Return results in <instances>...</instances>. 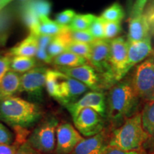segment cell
<instances>
[{"mask_svg":"<svg viewBox=\"0 0 154 154\" xmlns=\"http://www.w3.org/2000/svg\"><path fill=\"white\" fill-rule=\"evenodd\" d=\"M139 98L131 79L121 80L109 88L106 99V113L113 121L130 118L136 114Z\"/></svg>","mask_w":154,"mask_h":154,"instance_id":"6da1fadb","label":"cell"},{"mask_svg":"<svg viewBox=\"0 0 154 154\" xmlns=\"http://www.w3.org/2000/svg\"><path fill=\"white\" fill-rule=\"evenodd\" d=\"M42 116L37 105L19 97L13 96L0 103V120L17 128L33 126Z\"/></svg>","mask_w":154,"mask_h":154,"instance_id":"7a4b0ae2","label":"cell"},{"mask_svg":"<svg viewBox=\"0 0 154 154\" xmlns=\"http://www.w3.org/2000/svg\"><path fill=\"white\" fill-rule=\"evenodd\" d=\"M149 139L142 124L141 114L136 113L113 132L109 146L123 151H139Z\"/></svg>","mask_w":154,"mask_h":154,"instance_id":"3957f363","label":"cell"},{"mask_svg":"<svg viewBox=\"0 0 154 154\" xmlns=\"http://www.w3.org/2000/svg\"><path fill=\"white\" fill-rule=\"evenodd\" d=\"M131 82L140 99L146 102L154 100V50L135 66Z\"/></svg>","mask_w":154,"mask_h":154,"instance_id":"277c9868","label":"cell"},{"mask_svg":"<svg viewBox=\"0 0 154 154\" xmlns=\"http://www.w3.org/2000/svg\"><path fill=\"white\" fill-rule=\"evenodd\" d=\"M90 65L95 69L101 78L103 86L111 88L116 84L114 76L109 61L110 41L106 39H96L91 44Z\"/></svg>","mask_w":154,"mask_h":154,"instance_id":"5b68a950","label":"cell"},{"mask_svg":"<svg viewBox=\"0 0 154 154\" xmlns=\"http://www.w3.org/2000/svg\"><path fill=\"white\" fill-rule=\"evenodd\" d=\"M59 121L49 117L39 124L30 134L28 143L36 151L43 153H51L56 147V137Z\"/></svg>","mask_w":154,"mask_h":154,"instance_id":"8992f818","label":"cell"},{"mask_svg":"<svg viewBox=\"0 0 154 154\" xmlns=\"http://www.w3.org/2000/svg\"><path fill=\"white\" fill-rule=\"evenodd\" d=\"M147 3V1H136L133 4L128 19V42H140L151 36L149 22L144 14Z\"/></svg>","mask_w":154,"mask_h":154,"instance_id":"52a82bcc","label":"cell"},{"mask_svg":"<svg viewBox=\"0 0 154 154\" xmlns=\"http://www.w3.org/2000/svg\"><path fill=\"white\" fill-rule=\"evenodd\" d=\"M47 70L45 67H35L23 74L21 76L19 92L27 94L34 101H42Z\"/></svg>","mask_w":154,"mask_h":154,"instance_id":"ba28073f","label":"cell"},{"mask_svg":"<svg viewBox=\"0 0 154 154\" xmlns=\"http://www.w3.org/2000/svg\"><path fill=\"white\" fill-rule=\"evenodd\" d=\"M75 128L85 137H91L103 131V117L94 109H82L73 118Z\"/></svg>","mask_w":154,"mask_h":154,"instance_id":"9c48e42d","label":"cell"},{"mask_svg":"<svg viewBox=\"0 0 154 154\" xmlns=\"http://www.w3.org/2000/svg\"><path fill=\"white\" fill-rule=\"evenodd\" d=\"M128 43L123 36H118L110 41L109 61L116 82L123 79V71L128 56Z\"/></svg>","mask_w":154,"mask_h":154,"instance_id":"30bf717a","label":"cell"},{"mask_svg":"<svg viewBox=\"0 0 154 154\" xmlns=\"http://www.w3.org/2000/svg\"><path fill=\"white\" fill-rule=\"evenodd\" d=\"M57 70L82 83L88 88L93 90V91H99L102 86H103L101 78L88 63L73 68L58 67Z\"/></svg>","mask_w":154,"mask_h":154,"instance_id":"8fae6325","label":"cell"},{"mask_svg":"<svg viewBox=\"0 0 154 154\" xmlns=\"http://www.w3.org/2000/svg\"><path fill=\"white\" fill-rule=\"evenodd\" d=\"M66 108L72 118L86 108L94 109L102 117H104L106 114V99L102 92L92 91L86 93L74 103L66 106Z\"/></svg>","mask_w":154,"mask_h":154,"instance_id":"7c38bea8","label":"cell"},{"mask_svg":"<svg viewBox=\"0 0 154 154\" xmlns=\"http://www.w3.org/2000/svg\"><path fill=\"white\" fill-rule=\"evenodd\" d=\"M83 139L82 135L72 124L64 123L59 125L57 129L56 154H71Z\"/></svg>","mask_w":154,"mask_h":154,"instance_id":"4fadbf2b","label":"cell"},{"mask_svg":"<svg viewBox=\"0 0 154 154\" xmlns=\"http://www.w3.org/2000/svg\"><path fill=\"white\" fill-rule=\"evenodd\" d=\"M88 89V88L84 84L61 73L57 101L66 106L79 100V98Z\"/></svg>","mask_w":154,"mask_h":154,"instance_id":"5bb4252c","label":"cell"},{"mask_svg":"<svg viewBox=\"0 0 154 154\" xmlns=\"http://www.w3.org/2000/svg\"><path fill=\"white\" fill-rule=\"evenodd\" d=\"M128 56H127L126 63L123 71V78L126 76V75L129 72L133 67L136 66L138 63L145 60L153 51L151 36L142 41L128 42Z\"/></svg>","mask_w":154,"mask_h":154,"instance_id":"9a60e30c","label":"cell"},{"mask_svg":"<svg viewBox=\"0 0 154 154\" xmlns=\"http://www.w3.org/2000/svg\"><path fill=\"white\" fill-rule=\"evenodd\" d=\"M108 147L104 133L101 131L91 137L84 138L71 154H105Z\"/></svg>","mask_w":154,"mask_h":154,"instance_id":"2e32d148","label":"cell"},{"mask_svg":"<svg viewBox=\"0 0 154 154\" xmlns=\"http://www.w3.org/2000/svg\"><path fill=\"white\" fill-rule=\"evenodd\" d=\"M21 76L19 73L9 70L0 83V103L13 97L19 91Z\"/></svg>","mask_w":154,"mask_h":154,"instance_id":"e0dca14e","label":"cell"},{"mask_svg":"<svg viewBox=\"0 0 154 154\" xmlns=\"http://www.w3.org/2000/svg\"><path fill=\"white\" fill-rule=\"evenodd\" d=\"M38 36L30 33L20 43L11 48L9 54L14 57L22 56L33 57L34 56H36L38 49Z\"/></svg>","mask_w":154,"mask_h":154,"instance_id":"ac0fdd59","label":"cell"},{"mask_svg":"<svg viewBox=\"0 0 154 154\" xmlns=\"http://www.w3.org/2000/svg\"><path fill=\"white\" fill-rule=\"evenodd\" d=\"M72 42L70 38V29L68 28L59 35L54 36L52 41L49 45L47 51L49 57L54 59L57 56L66 51L69 44Z\"/></svg>","mask_w":154,"mask_h":154,"instance_id":"d6986e66","label":"cell"},{"mask_svg":"<svg viewBox=\"0 0 154 154\" xmlns=\"http://www.w3.org/2000/svg\"><path fill=\"white\" fill-rule=\"evenodd\" d=\"M53 63L58 67L73 68L87 64L88 61L84 57L70 51H65L53 59Z\"/></svg>","mask_w":154,"mask_h":154,"instance_id":"ffe728a7","label":"cell"},{"mask_svg":"<svg viewBox=\"0 0 154 154\" xmlns=\"http://www.w3.org/2000/svg\"><path fill=\"white\" fill-rule=\"evenodd\" d=\"M68 28V26H61L48 17L42 16L39 18L38 34L39 36H56L62 33Z\"/></svg>","mask_w":154,"mask_h":154,"instance_id":"44dd1931","label":"cell"},{"mask_svg":"<svg viewBox=\"0 0 154 154\" xmlns=\"http://www.w3.org/2000/svg\"><path fill=\"white\" fill-rule=\"evenodd\" d=\"M140 114L144 130L154 141V100L146 102Z\"/></svg>","mask_w":154,"mask_h":154,"instance_id":"7402d4cb","label":"cell"},{"mask_svg":"<svg viewBox=\"0 0 154 154\" xmlns=\"http://www.w3.org/2000/svg\"><path fill=\"white\" fill-rule=\"evenodd\" d=\"M21 9L30 11L40 18L42 16H49L51 4L47 1H26L22 2Z\"/></svg>","mask_w":154,"mask_h":154,"instance_id":"603a6c76","label":"cell"},{"mask_svg":"<svg viewBox=\"0 0 154 154\" xmlns=\"http://www.w3.org/2000/svg\"><path fill=\"white\" fill-rule=\"evenodd\" d=\"M36 61L33 57H14L11 60L10 69L17 73H26L35 68Z\"/></svg>","mask_w":154,"mask_h":154,"instance_id":"cb8c5ba5","label":"cell"},{"mask_svg":"<svg viewBox=\"0 0 154 154\" xmlns=\"http://www.w3.org/2000/svg\"><path fill=\"white\" fill-rule=\"evenodd\" d=\"M61 72L58 70L48 69L46 74V89L51 97L57 101L59 96V80Z\"/></svg>","mask_w":154,"mask_h":154,"instance_id":"d4e9b609","label":"cell"},{"mask_svg":"<svg viewBox=\"0 0 154 154\" xmlns=\"http://www.w3.org/2000/svg\"><path fill=\"white\" fill-rule=\"evenodd\" d=\"M96 17L92 14H76L72 22L68 26L69 29L71 31H74V32L88 30Z\"/></svg>","mask_w":154,"mask_h":154,"instance_id":"484cf974","label":"cell"},{"mask_svg":"<svg viewBox=\"0 0 154 154\" xmlns=\"http://www.w3.org/2000/svg\"><path fill=\"white\" fill-rule=\"evenodd\" d=\"M125 17L124 8L120 4L113 3V5L107 7L100 17L104 22H121Z\"/></svg>","mask_w":154,"mask_h":154,"instance_id":"4316f807","label":"cell"},{"mask_svg":"<svg viewBox=\"0 0 154 154\" xmlns=\"http://www.w3.org/2000/svg\"><path fill=\"white\" fill-rule=\"evenodd\" d=\"M53 36H39L38 39V49L36 56L40 60L45 61L46 63H51L53 59L49 57L47 49L49 45L52 41Z\"/></svg>","mask_w":154,"mask_h":154,"instance_id":"83f0119b","label":"cell"},{"mask_svg":"<svg viewBox=\"0 0 154 154\" xmlns=\"http://www.w3.org/2000/svg\"><path fill=\"white\" fill-rule=\"evenodd\" d=\"M66 51L84 57L88 62L91 57V44L72 41L69 44Z\"/></svg>","mask_w":154,"mask_h":154,"instance_id":"f1b7e54d","label":"cell"},{"mask_svg":"<svg viewBox=\"0 0 154 154\" xmlns=\"http://www.w3.org/2000/svg\"><path fill=\"white\" fill-rule=\"evenodd\" d=\"M105 22L100 17H96L88 31L95 39H104Z\"/></svg>","mask_w":154,"mask_h":154,"instance_id":"f546056e","label":"cell"},{"mask_svg":"<svg viewBox=\"0 0 154 154\" xmlns=\"http://www.w3.org/2000/svg\"><path fill=\"white\" fill-rule=\"evenodd\" d=\"M121 22H105L104 24V39L111 40L118 37V35L121 33Z\"/></svg>","mask_w":154,"mask_h":154,"instance_id":"4dcf8cb0","label":"cell"},{"mask_svg":"<svg viewBox=\"0 0 154 154\" xmlns=\"http://www.w3.org/2000/svg\"><path fill=\"white\" fill-rule=\"evenodd\" d=\"M70 38L72 41L86 44H91L96 40L88 30L76 31V32L70 30Z\"/></svg>","mask_w":154,"mask_h":154,"instance_id":"1f68e13d","label":"cell"},{"mask_svg":"<svg viewBox=\"0 0 154 154\" xmlns=\"http://www.w3.org/2000/svg\"><path fill=\"white\" fill-rule=\"evenodd\" d=\"M76 14L73 9H66L56 16L55 22L61 26H69Z\"/></svg>","mask_w":154,"mask_h":154,"instance_id":"d6a6232c","label":"cell"},{"mask_svg":"<svg viewBox=\"0 0 154 154\" xmlns=\"http://www.w3.org/2000/svg\"><path fill=\"white\" fill-rule=\"evenodd\" d=\"M146 18H147L148 22H149L150 34L152 40V44L154 50V3H151L146 5V7L144 10Z\"/></svg>","mask_w":154,"mask_h":154,"instance_id":"836d02e7","label":"cell"},{"mask_svg":"<svg viewBox=\"0 0 154 154\" xmlns=\"http://www.w3.org/2000/svg\"><path fill=\"white\" fill-rule=\"evenodd\" d=\"M13 142V134L5 126L0 123V145H10Z\"/></svg>","mask_w":154,"mask_h":154,"instance_id":"e575fe53","label":"cell"},{"mask_svg":"<svg viewBox=\"0 0 154 154\" xmlns=\"http://www.w3.org/2000/svg\"><path fill=\"white\" fill-rule=\"evenodd\" d=\"M11 59L7 56H0V83L5 74L10 70Z\"/></svg>","mask_w":154,"mask_h":154,"instance_id":"d590c367","label":"cell"},{"mask_svg":"<svg viewBox=\"0 0 154 154\" xmlns=\"http://www.w3.org/2000/svg\"><path fill=\"white\" fill-rule=\"evenodd\" d=\"M14 154H39L37 151L28 143V141H25L21 144L17 149Z\"/></svg>","mask_w":154,"mask_h":154,"instance_id":"8d00e7d4","label":"cell"},{"mask_svg":"<svg viewBox=\"0 0 154 154\" xmlns=\"http://www.w3.org/2000/svg\"><path fill=\"white\" fill-rule=\"evenodd\" d=\"M19 147L18 143L14 144H1L0 145V154H14Z\"/></svg>","mask_w":154,"mask_h":154,"instance_id":"74e56055","label":"cell"},{"mask_svg":"<svg viewBox=\"0 0 154 154\" xmlns=\"http://www.w3.org/2000/svg\"><path fill=\"white\" fill-rule=\"evenodd\" d=\"M105 154H147L145 152L140 151H123V150L118 149L116 148L111 147L109 146Z\"/></svg>","mask_w":154,"mask_h":154,"instance_id":"f35d334b","label":"cell"},{"mask_svg":"<svg viewBox=\"0 0 154 154\" xmlns=\"http://www.w3.org/2000/svg\"><path fill=\"white\" fill-rule=\"evenodd\" d=\"M9 3H10V1H5V0L1 1V0H0V12L2 11V9L4 8H5V7L9 5Z\"/></svg>","mask_w":154,"mask_h":154,"instance_id":"ab89813d","label":"cell"}]
</instances>
